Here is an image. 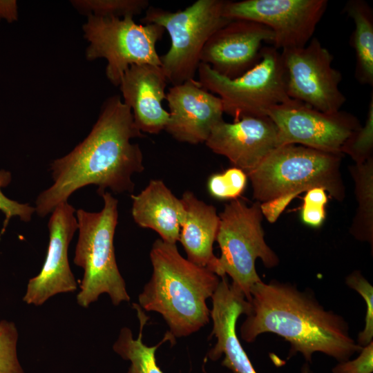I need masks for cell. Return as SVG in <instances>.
Listing matches in <instances>:
<instances>
[{"mask_svg":"<svg viewBox=\"0 0 373 373\" xmlns=\"http://www.w3.org/2000/svg\"><path fill=\"white\" fill-rule=\"evenodd\" d=\"M150 259L152 275L138 296V305L144 311L159 313L175 338L197 332L209 322L207 300L215 292L219 276L184 258L176 244L160 238L153 243Z\"/></svg>","mask_w":373,"mask_h":373,"instance_id":"3957f363","label":"cell"},{"mask_svg":"<svg viewBox=\"0 0 373 373\" xmlns=\"http://www.w3.org/2000/svg\"><path fill=\"white\" fill-rule=\"evenodd\" d=\"M347 285L357 291L366 305L364 329L358 334L357 344L361 347L372 342L373 338V287L359 271H354L346 277Z\"/></svg>","mask_w":373,"mask_h":373,"instance_id":"83f0119b","label":"cell"},{"mask_svg":"<svg viewBox=\"0 0 373 373\" xmlns=\"http://www.w3.org/2000/svg\"><path fill=\"white\" fill-rule=\"evenodd\" d=\"M10 171L0 170V211L5 215L4 227L12 217H19L23 222H29L35 212V208L28 203H19L6 197L1 191V188L6 187L11 182Z\"/></svg>","mask_w":373,"mask_h":373,"instance_id":"f546056e","label":"cell"},{"mask_svg":"<svg viewBox=\"0 0 373 373\" xmlns=\"http://www.w3.org/2000/svg\"><path fill=\"white\" fill-rule=\"evenodd\" d=\"M51 213L46 259L39 274L29 280L23 298L28 305H41L56 294L72 293L77 289L68 258L69 245L78 227L76 210L66 202Z\"/></svg>","mask_w":373,"mask_h":373,"instance_id":"4fadbf2b","label":"cell"},{"mask_svg":"<svg viewBox=\"0 0 373 373\" xmlns=\"http://www.w3.org/2000/svg\"><path fill=\"white\" fill-rule=\"evenodd\" d=\"M100 195L104 201L100 211H76L79 235L73 262L84 269L77 295V303L83 307L97 301L102 294H108L114 305L130 300L113 244L118 201L110 192Z\"/></svg>","mask_w":373,"mask_h":373,"instance_id":"277c9868","label":"cell"},{"mask_svg":"<svg viewBox=\"0 0 373 373\" xmlns=\"http://www.w3.org/2000/svg\"><path fill=\"white\" fill-rule=\"evenodd\" d=\"M180 199L184 215L179 241L189 261L214 273L218 257L213 252V245L220 222L216 209L199 200L189 191H185Z\"/></svg>","mask_w":373,"mask_h":373,"instance_id":"ffe728a7","label":"cell"},{"mask_svg":"<svg viewBox=\"0 0 373 373\" xmlns=\"http://www.w3.org/2000/svg\"><path fill=\"white\" fill-rule=\"evenodd\" d=\"M326 191L321 187H314L305 191L300 209L303 222L312 227H319L325 216V205L327 203Z\"/></svg>","mask_w":373,"mask_h":373,"instance_id":"f1b7e54d","label":"cell"},{"mask_svg":"<svg viewBox=\"0 0 373 373\" xmlns=\"http://www.w3.org/2000/svg\"><path fill=\"white\" fill-rule=\"evenodd\" d=\"M140 322L137 338H134L132 331L126 327L121 329L118 338L113 345L114 352L124 360L129 361L131 365L128 373H163L156 363L155 351L164 343L175 341V338L168 331L162 340L154 346H147L142 341L143 329L149 316L141 307L133 304Z\"/></svg>","mask_w":373,"mask_h":373,"instance_id":"7402d4cb","label":"cell"},{"mask_svg":"<svg viewBox=\"0 0 373 373\" xmlns=\"http://www.w3.org/2000/svg\"><path fill=\"white\" fill-rule=\"evenodd\" d=\"M76 9L87 15L123 18L134 17L150 6L148 0H77L71 1Z\"/></svg>","mask_w":373,"mask_h":373,"instance_id":"cb8c5ba5","label":"cell"},{"mask_svg":"<svg viewBox=\"0 0 373 373\" xmlns=\"http://www.w3.org/2000/svg\"><path fill=\"white\" fill-rule=\"evenodd\" d=\"M83 31L88 42L86 59H105L106 75L115 86H119L124 73L132 65H161L156 44L164 30L159 25L137 24L131 16L117 18L88 15Z\"/></svg>","mask_w":373,"mask_h":373,"instance_id":"9c48e42d","label":"cell"},{"mask_svg":"<svg viewBox=\"0 0 373 373\" xmlns=\"http://www.w3.org/2000/svg\"><path fill=\"white\" fill-rule=\"evenodd\" d=\"M211 299L210 318L213 321V328L210 336H215L217 342L207 357L217 361L224 354L221 364L233 373H258L236 334L239 316L242 314L248 316L251 312L250 302L228 282L226 276L221 277Z\"/></svg>","mask_w":373,"mask_h":373,"instance_id":"e0dca14e","label":"cell"},{"mask_svg":"<svg viewBox=\"0 0 373 373\" xmlns=\"http://www.w3.org/2000/svg\"><path fill=\"white\" fill-rule=\"evenodd\" d=\"M250 294L251 312L240 329L245 342L274 333L290 343L289 357L300 353L309 362L315 352L343 362L362 350L344 318L326 310L309 290H300L289 283L261 280Z\"/></svg>","mask_w":373,"mask_h":373,"instance_id":"7a4b0ae2","label":"cell"},{"mask_svg":"<svg viewBox=\"0 0 373 373\" xmlns=\"http://www.w3.org/2000/svg\"><path fill=\"white\" fill-rule=\"evenodd\" d=\"M143 136L121 97H108L87 137L50 164L53 184L37 196L36 213L45 217L77 190L91 184L98 187L99 195L106 189L115 193L132 192V176L144 166L142 151L131 140Z\"/></svg>","mask_w":373,"mask_h":373,"instance_id":"6da1fadb","label":"cell"},{"mask_svg":"<svg viewBox=\"0 0 373 373\" xmlns=\"http://www.w3.org/2000/svg\"><path fill=\"white\" fill-rule=\"evenodd\" d=\"M355 185L358 207L350 227L354 238L361 241H373V157L350 167Z\"/></svg>","mask_w":373,"mask_h":373,"instance_id":"603a6c76","label":"cell"},{"mask_svg":"<svg viewBox=\"0 0 373 373\" xmlns=\"http://www.w3.org/2000/svg\"><path fill=\"white\" fill-rule=\"evenodd\" d=\"M18 332L13 322L0 321V373H25L17 356Z\"/></svg>","mask_w":373,"mask_h":373,"instance_id":"4316f807","label":"cell"},{"mask_svg":"<svg viewBox=\"0 0 373 373\" xmlns=\"http://www.w3.org/2000/svg\"><path fill=\"white\" fill-rule=\"evenodd\" d=\"M226 1L197 0L183 10L171 12L149 6L140 21L155 23L166 30L169 50L160 56L168 83L181 84L194 79L202 49L210 37L231 19L223 16Z\"/></svg>","mask_w":373,"mask_h":373,"instance_id":"52a82bcc","label":"cell"},{"mask_svg":"<svg viewBox=\"0 0 373 373\" xmlns=\"http://www.w3.org/2000/svg\"><path fill=\"white\" fill-rule=\"evenodd\" d=\"M201 86L219 97L224 113L235 121L245 117L267 116L273 107L289 102L285 71L280 52L274 47H262L259 62L236 79H228L200 63L198 68Z\"/></svg>","mask_w":373,"mask_h":373,"instance_id":"ba28073f","label":"cell"},{"mask_svg":"<svg viewBox=\"0 0 373 373\" xmlns=\"http://www.w3.org/2000/svg\"><path fill=\"white\" fill-rule=\"evenodd\" d=\"M168 84L160 66H131L119 85L124 102L131 110L134 123L142 133L158 134L164 131L169 113L162 105Z\"/></svg>","mask_w":373,"mask_h":373,"instance_id":"ac0fdd59","label":"cell"},{"mask_svg":"<svg viewBox=\"0 0 373 373\" xmlns=\"http://www.w3.org/2000/svg\"><path fill=\"white\" fill-rule=\"evenodd\" d=\"M343 154L318 151L302 145L278 146L247 174L253 197L260 203L282 195L297 196L314 187L323 188L330 197L342 200L345 187L340 172Z\"/></svg>","mask_w":373,"mask_h":373,"instance_id":"5b68a950","label":"cell"},{"mask_svg":"<svg viewBox=\"0 0 373 373\" xmlns=\"http://www.w3.org/2000/svg\"><path fill=\"white\" fill-rule=\"evenodd\" d=\"M131 215L140 227L157 232L163 241L176 244L184 208L161 180H151L137 195H132Z\"/></svg>","mask_w":373,"mask_h":373,"instance_id":"d6986e66","label":"cell"},{"mask_svg":"<svg viewBox=\"0 0 373 373\" xmlns=\"http://www.w3.org/2000/svg\"><path fill=\"white\" fill-rule=\"evenodd\" d=\"M247 175L242 170L232 166L222 173L209 176L207 189L209 194L218 200H235L244 192Z\"/></svg>","mask_w":373,"mask_h":373,"instance_id":"d4e9b609","label":"cell"},{"mask_svg":"<svg viewBox=\"0 0 373 373\" xmlns=\"http://www.w3.org/2000/svg\"><path fill=\"white\" fill-rule=\"evenodd\" d=\"M280 55L289 98L324 113L340 111L346 100L338 87L342 75L318 39L304 47L282 50Z\"/></svg>","mask_w":373,"mask_h":373,"instance_id":"30bf717a","label":"cell"},{"mask_svg":"<svg viewBox=\"0 0 373 373\" xmlns=\"http://www.w3.org/2000/svg\"><path fill=\"white\" fill-rule=\"evenodd\" d=\"M267 115L276 126L280 146L299 144L332 153H342L347 140L361 126L349 113H324L294 99L273 107Z\"/></svg>","mask_w":373,"mask_h":373,"instance_id":"7c38bea8","label":"cell"},{"mask_svg":"<svg viewBox=\"0 0 373 373\" xmlns=\"http://www.w3.org/2000/svg\"><path fill=\"white\" fill-rule=\"evenodd\" d=\"M273 41L274 33L267 26L246 19H231L208 39L200 61L222 77L236 79L259 62L262 42Z\"/></svg>","mask_w":373,"mask_h":373,"instance_id":"5bb4252c","label":"cell"},{"mask_svg":"<svg viewBox=\"0 0 373 373\" xmlns=\"http://www.w3.org/2000/svg\"><path fill=\"white\" fill-rule=\"evenodd\" d=\"M344 11L354 21L352 44L356 53L355 76L363 84L373 85V12L367 2L350 0Z\"/></svg>","mask_w":373,"mask_h":373,"instance_id":"44dd1931","label":"cell"},{"mask_svg":"<svg viewBox=\"0 0 373 373\" xmlns=\"http://www.w3.org/2000/svg\"><path fill=\"white\" fill-rule=\"evenodd\" d=\"M341 153L349 155L355 164L373 157V95L369 103L365 124L356 131L344 144Z\"/></svg>","mask_w":373,"mask_h":373,"instance_id":"484cf974","label":"cell"},{"mask_svg":"<svg viewBox=\"0 0 373 373\" xmlns=\"http://www.w3.org/2000/svg\"><path fill=\"white\" fill-rule=\"evenodd\" d=\"M218 216L216 241L220 256L214 273L219 277L230 276L231 284L250 301L251 287L262 280L256 271V260L260 258L267 268L279 263L278 256L265 240L260 203L249 206L237 198L225 204Z\"/></svg>","mask_w":373,"mask_h":373,"instance_id":"8992f818","label":"cell"},{"mask_svg":"<svg viewBox=\"0 0 373 373\" xmlns=\"http://www.w3.org/2000/svg\"><path fill=\"white\" fill-rule=\"evenodd\" d=\"M17 6L16 1L0 0V20L13 21L17 19Z\"/></svg>","mask_w":373,"mask_h":373,"instance_id":"d6a6232c","label":"cell"},{"mask_svg":"<svg viewBox=\"0 0 373 373\" xmlns=\"http://www.w3.org/2000/svg\"><path fill=\"white\" fill-rule=\"evenodd\" d=\"M166 99L169 119L164 131L178 142L205 143L213 128L224 120L221 99L194 79L172 86Z\"/></svg>","mask_w":373,"mask_h":373,"instance_id":"9a60e30c","label":"cell"},{"mask_svg":"<svg viewBox=\"0 0 373 373\" xmlns=\"http://www.w3.org/2000/svg\"><path fill=\"white\" fill-rule=\"evenodd\" d=\"M373 341L362 347L357 358L352 361L339 362L332 373H372Z\"/></svg>","mask_w":373,"mask_h":373,"instance_id":"4dcf8cb0","label":"cell"},{"mask_svg":"<svg viewBox=\"0 0 373 373\" xmlns=\"http://www.w3.org/2000/svg\"><path fill=\"white\" fill-rule=\"evenodd\" d=\"M327 6V0L226 1L223 16L267 26L274 33V47L282 50L305 46Z\"/></svg>","mask_w":373,"mask_h":373,"instance_id":"8fae6325","label":"cell"},{"mask_svg":"<svg viewBox=\"0 0 373 373\" xmlns=\"http://www.w3.org/2000/svg\"><path fill=\"white\" fill-rule=\"evenodd\" d=\"M205 144L246 174L280 146L276 126L268 116L245 117L233 123L223 120L213 128Z\"/></svg>","mask_w":373,"mask_h":373,"instance_id":"2e32d148","label":"cell"},{"mask_svg":"<svg viewBox=\"0 0 373 373\" xmlns=\"http://www.w3.org/2000/svg\"><path fill=\"white\" fill-rule=\"evenodd\" d=\"M296 197L297 195L294 193H288L260 203V209L262 216L269 222L273 223L276 222L287 205Z\"/></svg>","mask_w":373,"mask_h":373,"instance_id":"1f68e13d","label":"cell"}]
</instances>
